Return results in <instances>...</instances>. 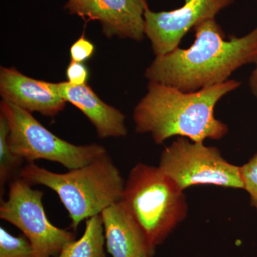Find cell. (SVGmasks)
I'll return each instance as SVG.
<instances>
[{
	"label": "cell",
	"instance_id": "6da1fadb",
	"mask_svg": "<svg viewBox=\"0 0 257 257\" xmlns=\"http://www.w3.org/2000/svg\"><path fill=\"white\" fill-rule=\"evenodd\" d=\"M194 30L195 40L189 48L178 47L156 56L145 72L149 82L195 92L226 82L236 69L256 63L257 28L245 36L229 40L215 18L202 21Z\"/></svg>",
	"mask_w": 257,
	"mask_h": 257
},
{
	"label": "cell",
	"instance_id": "7a4b0ae2",
	"mask_svg": "<svg viewBox=\"0 0 257 257\" xmlns=\"http://www.w3.org/2000/svg\"><path fill=\"white\" fill-rule=\"evenodd\" d=\"M240 85L239 81L229 79L186 92L161 83L149 82L147 94L134 109L135 132L151 135L157 145L173 137L197 143H204L208 139L220 140L229 128L215 117V106L223 96Z\"/></svg>",
	"mask_w": 257,
	"mask_h": 257
},
{
	"label": "cell",
	"instance_id": "3957f363",
	"mask_svg": "<svg viewBox=\"0 0 257 257\" xmlns=\"http://www.w3.org/2000/svg\"><path fill=\"white\" fill-rule=\"evenodd\" d=\"M19 177L31 185L52 189L68 212L71 227L76 231L82 221L100 214L113 203L120 200L125 180L109 154L66 173H57L28 163Z\"/></svg>",
	"mask_w": 257,
	"mask_h": 257
},
{
	"label": "cell",
	"instance_id": "277c9868",
	"mask_svg": "<svg viewBox=\"0 0 257 257\" xmlns=\"http://www.w3.org/2000/svg\"><path fill=\"white\" fill-rule=\"evenodd\" d=\"M121 200L156 249L188 214V203L159 167L138 163L125 181Z\"/></svg>",
	"mask_w": 257,
	"mask_h": 257
},
{
	"label": "cell",
	"instance_id": "5b68a950",
	"mask_svg": "<svg viewBox=\"0 0 257 257\" xmlns=\"http://www.w3.org/2000/svg\"><path fill=\"white\" fill-rule=\"evenodd\" d=\"M0 111L9 124V144L15 155L28 163L43 160L57 162L67 170L79 168L107 153L98 144L77 145L47 130L31 112L2 100Z\"/></svg>",
	"mask_w": 257,
	"mask_h": 257
},
{
	"label": "cell",
	"instance_id": "8992f818",
	"mask_svg": "<svg viewBox=\"0 0 257 257\" xmlns=\"http://www.w3.org/2000/svg\"><path fill=\"white\" fill-rule=\"evenodd\" d=\"M159 168L180 190L214 185L243 189L239 166L225 160L215 147L177 138L161 154Z\"/></svg>",
	"mask_w": 257,
	"mask_h": 257
},
{
	"label": "cell",
	"instance_id": "52a82bcc",
	"mask_svg": "<svg viewBox=\"0 0 257 257\" xmlns=\"http://www.w3.org/2000/svg\"><path fill=\"white\" fill-rule=\"evenodd\" d=\"M18 177L9 184L8 197L1 200L0 218L14 225L29 240L35 257H57L75 240V233L57 227L45 212L44 192Z\"/></svg>",
	"mask_w": 257,
	"mask_h": 257
},
{
	"label": "cell",
	"instance_id": "ba28073f",
	"mask_svg": "<svg viewBox=\"0 0 257 257\" xmlns=\"http://www.w3.org/2000/svg\"><path fill=\"white\" fill-rule=\"evenodd\" d=\"M234 0H184L183 6L170 12L152 11L145 8V35L156 56L166 55L179 47L192 28L208 19L215 18Z\"/></svg>",
	"mask_w": 257,
	"mask_h": 257
},
{
	"label": "cell",
	"instance_id": "9c48e42d",
	"mask_svg": "<svg viewBox=\"0 0 257 257\" xmlns=\"http://www.w3.org/2000/svg\"><path fill=\"white\" fill-rule=\"evenodd\" d=\"M146 0H68L64 8L85 21H98L108 38L142 41L145 37Z\"/></svg>",
	"mask_w": 257,
	"mask_h": 257
},
{
	"label": "cell",
	"instance_id": "30bf717a",
	"mask_svg": "<svg viewBox=\"0 0 257 257\" xmlns=\"http://www.w3.org/2000/svg\"><path fill=\"white\" fill-rule=\"evenodd\" d=\"M0 94L3 100L50 117L63 110L67 103L52 90L50 82L31 78L14 67L0 68Z\"/></svg>",
	"mask_w": 257,
	"mask_h": 257
},
{
	"label": "cell",
	"instance_id": "8fae6325",
	"mask_svg": "<svg viewBox=\"0 0 257 257\" xmlns=\"http://www.w3.org/2000/svg\"><path fill=\"white\" fill-rule=\"evenodd\" d=\"M106 251L111 257H153L155 248L121 199L101 212Z\"/></svg>",
	"mask_w": 257,
	"mask_h": 257
},
{
	"label": "cell",
	"instance_id": "7c38bea8",
	"mask_svg": "<svg viewBox=\"0 0 257 257\" xmlns=\"http://www.w3.org/2000/svg\"><path fill=\"white\" fill-rule=\"evenodd\" d=\"M50 86L66 102L73 104L87 116L99 138H124L127 135L125 115L101 100L87 84L50 82Z\"/></svg>",
	"mask_w": 257,
	"mask_h": 257
},
{
	"label": "cell",
	"instance_id": "4fadbf2b",
	"mask_svg": "<svg viewBox=\"0 0 257 257\" xmlns=\"http://www.w3.org/2000/svg\"><path fill=\"white\" fill-rule=\"evenodd\" d=\"M105 238L101 214L86 220L80 238L66 245L57 257H106Z\"/></svg>",
	"mask_w": 257,
	"mask_h": 257
},
{
	"label": "cell",
	"instance_id": "5bb4252c",
	"mask_svg": "<svg viewBox=\"0 0 257 257\" xmlns=\"http://www.w3.org/2000/svg\"><path fill=\"white\" fill-rule=\"evenodd\" d=\"M10 127L5 115L0 113V196L5 192L6 184L15 178L17 172L20 173L23 159L12 152L9 144Z\"/></svg>",
	"mask_w": 257,
	"mask_h": 257
},
{
	"label": "cell",
	"instance_id": "9a60e30c",
	"mask_svg": "<svg viewBox=\"0 0 257 257\" xmlns=\"http://www.w3.org/2000/svg\"><path fill=\"white\" fill-rule=\"evenodd\" d=\"M0 257H35L31 243L25 235L14 236L0 227Z\"/></svg>",
	"mask_w": 257,
	"mask_h": 257
},
{
	"label": "cell",
	"instance_id": "2e32d148",
	"mask_svg": "<svg viewBox=\"0 0 257 257\" xmlns=\"http://www.w3.org/2000/svg\"><path fill=\"white\" fill-rule=\"evenodd\" d=\"M243 190L249 196L250 204L257 211V152L246 163L239 166Z\"/></svg>",
	"mask_w": 257,
	"mask_h": 257
},
{
	"label": "cell",
	"instance_id": "e0dca14e",
	"mask_svg": "<svg viewBox=\"0 0 257 257\" xmlns=\"http://www.w3.org/2000/svg\"><path fill=\"white\" fill-rule=\"evenodd\" d=\"M95 47L92 42L84 36V33L70 48L71 60L83 62L89 60L94 54Z\"/></svg>",
	"mask_w": 257,
	"mask_h": 257
},
{
	"label": "cell",
	"instance_id": "ac0fdd59",
	"mask_svg": "<svg viewBox=\"0 0 257 257\" xmlns=\"http://www.w3.org/2000/svg\"><path fill=\"white\" fill-rule=\"evenodd\" d=\"M67 78L68 82L73 85H83L87 84L89 79V70L82 62L71 60L67 69Z\"/></svg>",
	"mask_w": 257,
	"mask_h": 257
},
{
	"label": "cell",
	"instance_id": "d6986e66",
	"mask_svg": "<svg viewBox=\"0 0 257 257\" xmlns=\"http://www.w3.org/2000/svg\"><path fill=\"white\" fill-rule=\"evenodd\" d=\"M248 86H249L253 96L257 99V62L256 67L253 69L252 73H251L249 79H248Z\"/></svg>",
	"mask_w": 257,
	"mask_h": 257
}]
</instances>
